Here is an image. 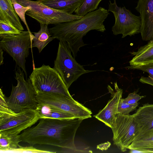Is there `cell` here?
Segmentation results:
<instances>
[{"instance_id":"12","label":"cell","mask_w":153,"mask_h":153,"mask_svg":"<svg viewBox=\"0 0 153 153\" xmlns=\"http://www.w3.org/2000/svg\"><path fill=\"white\" fill-rule=\"evenodd\" d=\"M136 10L141 21L140 33L145 41L153 39V0H138Z\"/></svg>"},{"instance_id":"15","label":"cell","mask_w":153,"mask_h":153,"mask_svg":"<svg viewBox=\"0 0 153 153\" xmlns=\"http://www.w3.org/2000/svg\"><path fill=\"white\" fill-rule=\"evenodd\" d=\"M130 53L134 56L129 62L130 66H138L153 64V39Z\"/></svg>"},{"instance_id":"3","label":"cell","mask_w":153,"mask_h":153,"mask_svg":"<svg viewBox=\"0 0 153 153\" xmlns=\"http://www.w3.org/2000/svg\"><path fill=\"white\" fill-rule=\"evenodd\" d=\"M5 95L0 91V132L19 134L40 119L36 109H27L16 113L9 108Z\"/></svg>"},{"instance_id":"17","label":"cell","mask_w":153,"mask_h":153,"mask_svg":"<svg viewBox=\"0 0 153 153\" xmlns=\"http://www.w3.org/2000/svg\"><path fill=\"white\" fill-rule=\"evenodd\" d=\"M84 0H37L54 9L71 14L83 3Z\"/></svg>"},{"instance_id":"4","label":"cell","mask_w":153,"mask_h":153,"mask_svg":"<svg viewBox=\"0 0 153 153\" xmlns=\"http://www.w3.org/2000/svg\"><path fill=\"white\" fill-rule=\"evenodd\" d=\"M24 72L19 67H17L15 77L17 85H12L10 97H5L7 107L16 113L27 109H36L38 104L36 98L37 94L29 79L25 80Z\"/></svg>"},{"instance_id":"21","label":"cell","mask_w":153,"mask_h":153,"mask_svg":"<svg viewBox=\"0 0 153 153\" xmlns=\"http://www.w3.org/2000/svg\"><path fill=\"white\" fill-rule=\"evenodd\" d=\"M102 0H84L83 3L74 12L76 15L83 17L88 13L96 10Z\"/></svg>"},{"instance_id":"22","label":"cell","mask_w":153,"mask_h":153,"mask_svg":"<svg viewBox=\"0 0 153 153\" xmlns=\"http://www.w3.org/2000/svg\"><path fill=\"white\" fill-rule=\"evenodd\" d=\"M153 148V134L134 140L128 149H136Z\"/></svg>"},{"instance_id":"20","label":"cell","mask_w":153,"mask_h":153,"mask_svg":"<svg viewBox=\"0 0 153 153\" xmlns=\"http://www.w3.org/2000/svg\"><path fill=\"white\" fill-rule=\"evenodd\" d=\"M20 142L19 134L0 132L1 153H8L18 148Z\"/></svg>"},{"instance_id":"7","label":"cell","mask_w":153,"mask_h":153,"mask_svg":"<svg viewBox=\"0 0 153 153\" xmlns=\"http://www.w3.org/2000/svg\"><path fill=\"white\" fill-rule=\"evenodd\" d=\"M0 48L11 56L16 65L24 71L27 79L25 63L34 36L28 31L12 35L0 36Z\"/></svg>"},{"instance_id":"24","label":"cell","mask_w":153,"mask_h":153,"mask_svg":"<svg viewBox=\"0 0 153 153\" xmlns=\"http://www.w3.org/2000/svg\"><path fill=\"white\" fill-rule=\"evenodd\" d=\"M22 31L16 28L9 21L0 20V36L17 34Z\"/></svg>"},{"instance_id":"2","label":"cell","mask_w":153,"mask_h":153,"mask_svg":"<svg viewBox=\"0 0 153 153\" xmlns=\"http://www.w3.org/2000/svg\"><path fill=\"white\" fill-rule=\"evenodd\" d=\"M109 14L108 10L100 7L81 19L55 25L49 30L53 37L68 43L75 58L80 48L87 45L82 38L87 33L92 30H105L103 22Z\"/></svg>"},{"instance_id":"19","label":"cell","mask_w":153,"mask_h":153,"mask_svg":"<svg viewBox=\"0 0 153 153\" xmlns=\"http://www.w3.org/2000/svg\"><path fill=\"white\" fill-rule=\"evenodd\" d=\"M40 29L36 33H34L32 44V47H36L40 53L43 49L50 42L54 39L48 27V25L40 24Z\"/></svg>"},{"instance_id":"10","label":"cell","mask_w":153,"mask_h":153,"mask_svg":"<svg viewBox=\"0 0 153 153\" xmlns=\"http://www.w3.org/2000/svg\"><path fill=\"white\" fill-rule=\"evenodd\" d=\"M108 11L112 12L115 18V23L112 27L114 35H122V38L131 36L140 33L141 26V18L133 14L125 6L119 7L116 0L113 3L109 1Z\"/></svg>"},{"instance_id":"25","label":"cell","mask_w":153,"mask_h":153,"mask_svg":"<svg viewBox=\"0 0 153 153\" xmlns=\"http://www.w3.org/2000/svg\"><path fill=\"white\" fill-rule=\"evenodd\" d=\"M11 1L17 15L26 25L27 31L31 33L27 22L25 16L26 12L31 8L29 6H24L19 3L16 0H11Z\"/></svg>"},{"instance_id":"9","label":"cell","mask_w":153,"mask_h":153,"mask_svg":"<svg viewBox=\"0 0 153 153\" xmlns=\"http://www.w3.org/2000/svg\"><path fill=\"white\" fill-rule=\"evenodd\" d=\"M38 103L53 107L84 120L91 117V111L72 97L59 93L38 92L36 97Z\"/></svg>"},{"instance_id":"8","label":"cell","mask_w":153,"mask_h":153,"mask_svg":"<svg viewBox=\"0 0 153 153\" xmlns=\"http://www.w3.org/2000/svg\"><path fill=\"white\" fill-rule=\"evenodd\" d=\"M16 0L24 6L30 7L31 8L26 14L40 24L55 25L79 19L83 17L54 9L37 1Z\"/></svg>"},{"instance_id":"13","label":"cell","mask_w":153,"mask_h":153,"mask_svg":"<svg viewBox=\"0 0 153 153\" xmlns=\"http://www.w3.org/2000/svg\"><path fill=\"white\" fill-rule=\"evenodd\" d=\"M132 115L137 126L134 140L149 135L153 132V104L143 105Z\"/></svg>"},{"instance_id":"5","label":"cell","mask_w":153,"mask_h":153,"mask_svg":"<svg viewBox=\"0 0 153 153\" xmlns=\"http://www.w3.org/2000/svg\"><path fill=\"white\" fill-rule=\"evenodd\" d=\"M29 79L36 92L56 93L72 97L61 76L53 68L43 65L34 68Z\"/></svg>"},{"instance_id":"27","label":"cell","mask_w":153,"mask_h":153,"mask_svg":"<svg viewBox=\"0 0 153 153\" xmlns=\"http://www.w3.org/2000/svg\"><path fill=\"white\" fill-rule=\"evenodd\" d=\"M56 153V152L37 149L33 146L23 147L19 146L15 149L9 151L8 153Z\"/></svg>"},{"instance_id":"28","label":"cell","mask_w":153,"mask_h":153,"mask_svg":"<svg viewBox=\"0 0 153 153\" xmlns=\"http://www.w3.org/2000/svg\"><path fill=\"white\" fill-rule=\"evenodd\" d=\"M145 96H140L136 92L129 94L128 97L125 98H122L123 101L129 104H135L141 99L145 97Z\"/></svg>"},{"instance_id":"31","label":"cell","mask_w":153,"mask_h":153,"mask_svg":"<svg viewBox=\"0 0 153 153\" xmlns=\"http://www.w3.org/2000/svg\"><path fill=\"white\" fill-rule=\"evenodd\" d=\"M0 65H2L4 64L3 59L4 57L3 56V52L1 48H0Z\"/></svg>"},{"instance_id":"29","label":"cell","mask_w":153,"mask_h":153,"mask_svg":"<svg viewBox=\"0 0 153 153\" xmlns=\"http://www.w3.org/2000/svg\"><path fill=\"white\" fill-rule=\"evenodd\" d=\"M130 152L134 153H153V148L149 149H130Z\"/></svg>"},{"instance_id":"18","label":"cell","mask_w":153,"mask_h":153,"mask_svg":"<svg viewBox=\"0 0 153 153\" xmlns=\"http://www.w3.org/2000/svg\"><path fill=\"white\" fill-rule=\"evenodd\" d=\"M36 110L40 119L42 118L71 119L76 118L73 115L44 104L38 103Z\"/></svg>"},{"instance_id":"23","label":"cell","mask_w":153,"mask_h":153,"mask_svg":"<svg viewBox=\"0 0 153 153\" xmlns=\"http://www.w3.org/2000/svg\"><path fill=\"white\" fill-rule=\"evenodd\" d=\"M126 68L131 69L139 70L147 73L149 74L148 76L145 77L143 76L141 81L143 83L153 85V64L138 66H130Z\"/></svg>"},{"instance_id":"26","label":"cell","mask_w":153,"mask_h":153,"mask_svg":"<svg viewBox=\"0 0 153 153\" xmlns=\"http://www.w3.org/2000/svg\"><path fill=\"white\" fill-rule=\"evenodd\" d=\"M138 102L134 104H129L123 102L122 98L120 100L118 105V113L124 115H129V113L135 110L138 106Z\"/></svg>"},{"instance_id":"16","label":"cell","mask_w":153,"mask_h":153,"mask_svg":"<svg viewBox=\"0 0 153 153\" xmlns=\"http://www.w3.org/2000/svg\"><path fill=\"white\" fill-rule=\"evenodd\" d=\"M0 20L9 21L19 30H24L11 0H0Z\"/></svg>"},{"instance_id":"6","label":"cell","mask_w":153,"mask_h":153,"mask_svg":"<svg viewBox=\"0 0 153 153\" xmlns=\"http://www.w3.org/2000/svg\"><path fill=\"white\" fill-rule=\"evenodd\" d=\"M71 52L68 43L60 41L53 67L61 76L68 89L81 76L94 71L85 70L76 61Z\"/></svg>"},{"instance_id":"32","label":"cell","mask_w":153,"mask_h":153,"mask_svg":"<svg viewBox=\"0 0 153 153\" xmlns=\"http://www.w3.org/2000/svg\"><path fill=\"white\" fill-rule=\"evenodd\" d=\"M152 134H153V132L150 135Z\"/></svg>"},{"instance_id":"11","label":"cell","mask_w":153,"mask_h":153,"mask_svg":"<svg viewBox=\"0 0 153 153\" xmlns=\"http://www.w3.org/2000/svg\"><path fill=\"white\" fill-rule=\"evenodd\" d=\"M113 136L114 144L122 152L126 151L134 140L137 126L132 115H124L118 113L111 128Z\"/></svg>"},{"instance_id":"1","label":"cell","mask_w":153,"mask_h":153,"mask_svg":"<svg viewBox=\"0 0 153 153\" xmlns=\"http://www.w3.org/2000/svg\"><path fill=\"white\" fill-rule=\"evenodd\" d=\"M83 120L42 118L36 126L24 130L19 134L20 142L30 146L48 145L67 149L75 147L74 138Z\"/></svg>"},{"instance_id":"30","label":"cell","mask_w":153,"mask_h":153,"mask_svg":"<svg viewBox=\"0 0 153 153\" xmlns=\"http://www.w3.org/2000/svg\"><path fill=\"white\" fill-rule=\"evenodd\" d=\"M110 145V143L108 142L107 143H105L104 144H101L97 146V148L101 150H106Z\"/></svg>"},{"instance_id":"14","label":"cell","mask_w":153,"mask_h":153,"mask_svg":"<svg viewBox=\"0 0 153 153\" xmlns=\"http://www.w3.org/2000/svg\"><path fill=\"white\" fill-rule=\"evenodd\" d=\"M115 91L113 92L110 86L108 88L112 94V98L108 101L106 106L94 116L105 125L111 128L116 115L118 113V105L119 101L122 98L123 90L119 88L117 82L114 84Z\"/></svg>"}]
</instances>
